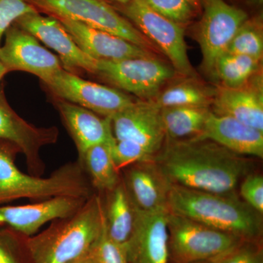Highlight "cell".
I'll return each mask as SVG.
<instances>
[{
	"mask_svg": "<svg viewBox=\"0 0 263 263\" xmlns=\"http://www.w3.org/2000/svg\"><path fill=\"white\" fill-rule=\"evenodd\" d=\"M153 161L171 185L223 195L236 193L254 167L248 157L199 138L166 139Z\"/></svg>",
	"mask_w": 263,
	"mask_h": 263,
	"instance_id": "6da1fadb",
	"label": "cell"
},
{
	"mask_svg": "<svg viewBox=\"0 0 263 263\" xmlns=\"http://www.w3.org/2000/svg\"><path fill=\"white\" fill-rule=\"evenodd\" d=\"M169 212L185 216L243 240H262V214L236 193L217 194L171 185Z\"/></svg>",
	"mask_w": 263,
	"mask_h": 263,
	"instance_id": "7a4b0ae2",
	"label": "cell"
},
{
	"mask_svg": "<svg viewBox=\"0 0 263 263\" xmlns=\"http://www.w3.org/2000/svg\"><path fill=\"white\" fill-rule=\"evenodd\" d=\"M105 206L93 195L73 215L24 240L31 263H69L92 249L105 226Z\"/></svg>",
	"mask_w": 263,
	"mask_h": 263,
	"instance_id": "3957f363",
	"label": "cell"
},
{
	"mask_svg": "<svg viewBox=\"0 0 263 263\" xmlns=\"http://www.w3.org/2000/svg\"><path fill=\"white\" fill-rule=\"evenodd\" d=\"M14 146L0 143V203L28 198L43 200L58 196L90 197L89 186L75 164L65 166L48 178L21 171L13 157Z\"/></svg>",
	"mask_w": 263,
	"mask_h": 263,
	"instance_id": "277c9868",
	"label": "cell"
},
{
	"mask_svg": "<svg viewBox=\"0 0 263 263\" xmlns=\"http://www.w3.org/2000/svg\"><path fill=\"white\" fill-rule=\"evenodd\" d=\"M168 263H195L218 258L243 240L169 212Z\"/></svg>",
	"mask_w": 263,
	"mask_h": 263,
	"instance_id": "5b68a950",
	"label": "cell"
},
{
	"mask_svg": "<svg viewBox=\"0 0 263 263\" xmlns=\"http://www.w3.org/2000/svg\"><path fill=\"white\" fill-rule=\"evenodd\" d=\"M37 10L54 18L77 21L111 33L140 47L151 49L153 43L104 0H28Z\"/></svg>",
	"mask_w": 263,
	"mask_h": 263,
	"instance_id": "8992f818",
	"label": "cell"
},
{
	"mask_svg": "<svg viewBox=\"0 0 263 263\" xmlns=\"http://www.w3.org/2000/svg\"><path fill=\"white\" fill-rule=\"evenodd\" d=\"M176 71L151 57L121 60H97L94 75L116 89L134 95L140 100H153L161 87L174 77Z\"/></svg>",
	"mask_w": 263,
	"mask_h": 263,
	"instance_id": "52a82bcc",
	"label": "cell"
},
{
	"mask_svg": "<svg viewBox=\"0 0 263 263\" xmlns=\"http://www.w3.org/2000/svg\"><path fill=\"white\" fill-rule=\"evenodd\" d=\"M119 10L145 36L160 48L180 75L191 78L195 71L190 63L182 26L159 14L143 0L119 5Z\"/></svg>",
	"mask_w": 263,
	"mask_h": 263,
	"instance_id": "ba28073f",
	"label": "cell"
},
{
	"mask_svg": "<svg viewBox=\"0 0 263 263\" xmlns=\"http://www.w3.org/2000/svg\"><path fill=\"white\" fill-rule=\"evenodd\" d=\"M44 85L53 98L80 105L103 117L111 118L138 100L121 90L85 80L65 69Z\"/></svg>",
	"mask_w": 263,
	"mask_h": 263,
	"instance_id": "9c48e42d",
	"label": "cell"
},
{
	"mask_svg": "<svg viewBox=\"0 0 263 263\" xmlns=\"http://www.w3.org/2000/svg\"><path fill=\"white\" fill-rule=\"evenodd\" d=\"M201 5L203 15L197 40L201 48L202 67L207 73L212 75L216 60L226 53L248 15L224 0H202Z\"/></svg>",
	"mask_w": 263,
	"mask_h": 263,
	"instance_id": "30bf717a",
	"label": "cell"
},
{
	"mask_svg": "<svg viewBox=\"0 0 263 263\" xmlns=\"http://www.w3.org/2000/svg\"><path fill=\"white\" fill-rule=\"evenodd\" d=\"M0 46V60L8 72L23 71L39 78L43 84L63 70L59 57L43 47L35 37L13 24Z\"/></svg>",
	"mask_w": 263,
	"mask_h": 263,
	"instance_id": "8fae6325",
	"label": "cell"
},
{
	"mask_svg": "<svg viewBox=\"0 0 263 263\" xmlns=\"http://www.w3.org/2000/svg\"><path fill=\"white\" fill-rule=\"evenodd\" d=\"M14 24L57 52L65 70L78 76L84 72L94 75L97 60L79 48L58 19L35 12L22 15Z\"/></svg>",
	"mask_w": 263,
	"mask_h": 263,
	"instance_id": "7c38bea8",
	"label": "cell"
},
{
	"mask_svg": "<svg viewBox=\"0 0 263 263\" xmlns=\"http://www.w3.org/2000/svg\"><path fill=\"white\" fill-rule=\"evenodd\" d=\"M58 137L56 127H37L24 120L10 107L3 89L0 90V143H9L22 152L34 176L44 171L41 148L56 143Z\"/></svg>",
	"mask_w": 263,
	"mask_h": 263,
	"instance_id": "4fadbf2b",
	"label": "cell"
},
{
	"mask_svg": "<svg viewBox=\"0 0 263 263\" xmlns=\"http://www.w3.org/2000/svg\"><path fill=\"white\" fill-rule=\"evenodd\" d=\"M168 209L145 212L135 206L133 233L124 249L128 263H168Z\"/></svg>",
	"mask_w": 263,
	"mask_h": 263,
	"instance_id": "5bb4252c",
	"label": "cell"
},
{
	"mask_svg": "<svg viewBox=\"0 0 263 263\" xmlns=\"http://www.w3.org/2000/svg\"><path fill=\"white\" fill-rule=\"evenodd\" d=\"M114 138L136 142L155 157L166 140L161 108L152 100H138L111 117Z\"/></svg>",
	"mask_w": 263,
	"mask_h": 263,
	"instance_id": "9a60e30c",
	"label": "cell"
},
{
	"mask_svg": "<svg viewBox=\"0 0 263 263\" xmlns=\"http://www.w3.org/2000/svg\"><path fill=\"white\" fill-rule=\"evenodd\" d=\"M88 198L58 196L29 205L0 206V226L10 227L22 235L30 236L48 221L73 215Z\"/></svg>",
	"mask_w": 263,
	"mask_h": 263,
	"instance_id": "2e32d148",
	"label": "cell"
},
{
	"mask_svg": "<svg viewBox=\"0 0 263 263\" xmlns=\"http://www.w3.org/2000/svg\"><path fill=\"white\" fill-rule=\"evenodd\" d=\"M70 33L84 53L96 60H121L151 57L146 48L140 47L115 34L67 18H56Z\"/></svg>",
	"mask_w": 263,
	"mask_h": 263,
	"instance_id": "e0dca14e",
	"label": "cell"
},
{
	"mask_svg": "<svg viewBox=\"0 0 263 263\" xmlns=\"http://www.w3.org/2000/svg\"><path fill=\"white\" fill-rule=\"evenodd\" d=\"M260 78L238 88L219 86L214 91L212 113L239 121L263 132V91Z\"/></svg>",
	"mask_w": 263,
	"mask_h": 263,
	"instance_id": "ac0fdd59",
	"label": "cell"
},
{
	"mask_svg": "<svg viewBox=\"0 0 263 263\" xmlns=\"http://www.w3.org/2000/svg\"><path fill=\"white\" fill-rule=\"evenodd\" d=\"M54 99L62 122L75 143L79 159L91 147L114 138L111 118L100 117L80 105L62 99Z\"/></svg>",
	"mask_w": 263,
	"mask_h": 263,
	"instance_id": "d6986e66",
	"label": "cell"
},
{
	"mask_svg": "<svg viewBox=\"0 0 263 263\" xmlns=\"http://www.w3.org/2000/svg\"><path fill=\"white\" fill-rule=\"evenodd\" d=\"M196 138L215 142L236 155L263 157V132L212 110L202 134Z\"/></svg>",
	"mask_w": 263,
	"mask_h": 263,
	"instance_id": "ffe728a7",
	"label": "cell"
},
{
	"mask_svg": "<svg viewBox=\"0 0 263 263\" xmlns=\"http://www.w3.org/2000/svg\"><path fill=\"white\" fill-rule=\"evenodd\" d=\"M124 185L135 206L145 212L167 209V182L153 160L127 167Z\"/></svg>",
	"mask_w": 263,
	"mask_h": 263,
	"instance_id": "44dd1931",
	"label": "cell"
},
{
	"mask_svg": "<svg viewBox=\"0 0 263 263\" xmlns=\"http://www.w3.org/2000/svg\"><path fill=\"white\" fill-rule=\"evenodd\" d=\"M110 193L108 206L105 208L107 233L114 242L124 247L134 228L135 205L124 181H120Z\"/></svg>",
	"mask_w": 263,
	"mask_h": 263,
	"instance_id": "7402d4cb",
	"label": "cell"
},
{
	"mask_svg": "<svg viewBox=\"0 0 263 263\" xmlns=\"http://www.w3.org/2000/svg\"><path fill=\"white\" fill-rule=\"evenodd\" d=\"M210 112L205 107L161 108L166 139L177 141L200 136Z\"/></svg>",
	"mask_w": 263,
	"mask_h": 263,
	"instance_id": "603a6c76",
	"label": "cell"
},
{
	"mask_svg": "<svg viewBox=\"0 0 263 263\" xmlns=\"http://www.w3.org/2000/svg\"><path fill=\"white\" fill-rule=\"evenodd\" d=\"M114 139L91 147L80 158L95 187L109 193L121 181L119 171L114 164L110 152V143Z\"/></svg>",
	"mask_w": 263,
	"mask_h": 263,
	"instance_id": "cb8c5ba5",
	"label": "cell"
},
{
	"mask_svg": "<svg viewBox=\"0 0 263 263\" xmlns=\"http://www.w3.org/2000/svg\"><path fill=\"white\" fill-rule=\"evenodd\" d=\"M259 63L252 57L226 52L216 60L212 76L223 87H240L257 75Z\"/></svg>",
	"mask_w": 263,
	"mask_h": 263,
	"instance_id": "d4e9b609",
	"label": "cell"
},
{
	"mask_svg": "<svg viewBox=\"0 0 263 263\" xmlns=\"http://www.w3.org/2000/svg\"><path fill=\"white\" fill-rule=\"evenodd\" d=\"M214 91L196 81H183L164 89L152 101L160 108L171 107H205L212 105Z\"/></svg>",
	"mask_w": 263,
	"mask_h": 263,
	"instance_id": "484cf974",
	"label": "cell"
},
{
	"mask_svg": "<svg viewBox=\"0 0 263 263\" xmlns=\"http://www.w3.org/2000/svg\"><path fill=\"white\" fill-rule=\"evenodd\" d=\"M226 52L245 55L261 61L263 56V35L261 22L256 19H247L235 33Z\"/></svg>",
	"mask_w": 263,
	"mask_h": 263,
	"instance_id": "4316f807",
	"label": "cell"
},
{
	"mask_svg": "<svg viewBox=\"0 0 263 263\" xmlns=\"http://www.w3.org/2000/svg\"><path fill=\"white\" fill-rule=\"evenodd\" d=\"M110 152L114 164L119 172L138 162L153 160L154 157L139 143L115 138L110 143Z\"/></svg>",
	"mask_w": 263,
	"mask_h": 263,
	"instance_id": "83f0119b",
	"label": "cell"
},
{
	"mask_svg": "<svg viewBox=\"0 0 263 263\" xmlns=\"http://www.w3.org/2000/svg\"><path fill=\"white\" fill-rule=\"evenodd\" d=\"M164 18L182 26L192 20L196 9L189 0H143Z\"/></svg>",
	"mask_w": 263,
	"mask_h": 263,
	"instance_id": "f1b7e54d",
	"label": "cell"
},
{
	"mask_svg": "<svg viewBox=\"0 0 263 263\" xmlns=\"http://www.w3.org/2000/svg\"><path fill=\"white\" fill-rule=\"evenodd\" d=\"M35 12L38 11L28 0H0V43L6 31L17 19Z\"/></svg>",
	"mask_w": 263,
	"mask_h": 263,
	"instance_id": "f546056e",
	"label": "cell"
},
{
	"mask_svg": "<svg viewBox=\"0 0 263 263\" xmlns=\"http://www.w3.org/2000/svg\"><path fill=\"white\" fill-rule=\"evenodd\" d=\"M92 252L98 263H128L124 247L108 236L106 222L103 233L92 248Z\"/></svg>",
	"mask_w": 263,
	"mask_h": 263,
	"instance_id": "4dcf8cb0",
	"label": "cell"
},
{
	"mask_svg": "<svg viewBox=\"0 0 263 263\" xmlns=\"http://www.w3.org/2000/svg\"><path fill=\"white\" fill-rule=\"evenodd\" d=\"M220 263H263L262 240H243L223 256Z\"/></svg>",
	"mask_w": 263,
	"mask_h": 263,
	"instance_id": "1f68e13d",
	"label": "cell"
},
{
	"mask_svg": "<svg viewBox=\"0 0 263 263\" xmlns=\"http://www.w3.org/2000/svg\"><path fill=\"white\" fill-rule=\"evenodd\" d=\"M242 200L256 212L263 214V176L252 172L243 178L239 184Z\"/></svg>",
	"mask_w": 263,
	"mask_h": 263,
	"instance_id": "d6a6232c",
	"label": "cell"
},
{
	"mask_svg": "<svg viewBox=\"0 0 263 263\" xmlns=\"http://www.w3.org/2000/svg\"><path fill=\"white\" fill-rule=\"evenodd\" d=\"M0 263H31L24 240L19 243L5 230H0Z\"/></svg>",
	"mask_w": 263,
	"mask_h": 263,
	"instance_id": "836d02e7",
	"label": "cell"
},
{
	"mask_svg": "<svg viewBox=\"0 0 263 263\" xmlns=\"http://www.w3.org/2000/svg\"><path fill=\"white\" fill-rule=\"evenodd\" d=\"M69 263H98V262H97V259L95 258L92 249H91L88 253L85 254L84 255L81 256L79 258Z\"/></svg>",
	"mask_w": 263,
	"mask_h": 263,
	"instance_id": "e575fe53",
	"label": "cell"
},
{
	"mask_svg": "<svg viewBox=\"0 0 263 263\" xmlns=\"http://www.w3.org/2000/svg\"><path fill=\"white\" fill-rule=\"evenodd\" d=\"M7 73H8V71L7 70L3 62L0 60V90L3 89L1 86L2 81H3V78L5 77V76L6 75Z\"/></svg>",
	"mask_w": 263,
	"mask_h": 263,
	"instance_id": "d590c367",
	"label": "cell"
},
{
	"mask_svg": "<svg viewBox=\"0 0 263 263\" xmlns=\"http://www.w3.org/2000/svg\"><path fill=\"white\" fill-rule=\"evenodd\" d=\"M224 255H226V254H224ZM223 256H221V257H218V258L208 259V260L200 261V262H197L195 263H220L221 259V258H222Z\"/></svg>",
	"mask_w": 263,
	"mask_h": 263,
	"instance_id": "8d00e7d4",
	"label": "cell"
},
{
	"mask_svg": "<svg viewBox=\"0 0 263 263\" xmlns=\"http://www.w3.org/2000/svg\"><path fill=\"white\" fill-rule=\"evenodd\" d=\"M193 5L194 8L197 10L201 7L202 0H189Z\"/></svg>",
	"mask_w": 263,
	"mask_h": 263,
	"instance_id": "74e56055",
	"label": "cell"
},
{
	"mask_svg": "<svg viewBox=\"0 0 263 263\" xmlns=\"http://www.w3.org/2000/svg\"><path fill=\"white\" fill-rule=\"evenodd\" d=\"M105 1V0H104ZM110 1L114 2V3H117V4L119 5H124L127 4V3H129L131 0H110Z\"/></svg>",
	"mask_w": 263,
	"mask_h": 263,
	"instance_id": "f35d334b",
	"label": "cell"
}]
</instances>
